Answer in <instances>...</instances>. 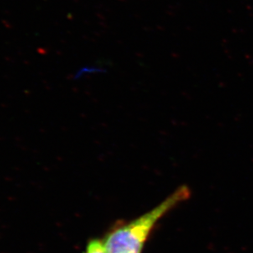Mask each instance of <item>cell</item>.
<instances>
[{
    "instance_id": "6da1fadb",
    "label": "cell",
    "mask_w": 253,
    "mask_h": 253,
    "mask_svg": "<svg viewBox=\"0 0 253 253\" xmlns=\"http://www.w3.org/2000/svg\"><path fill=\"white\" fill-rule=\"evenodd\" d=\"M189 197V188L182 186L157 207L115 229L103 240L108 253H141L159 220Z\"/></svg>"
},
{
    "instance_id": "7a4b0ae2",
    "label": "cell",
    "mask_w": 253,
    "mask_h": 253,
    "mask_svg": "<svg viewBox=\"0 0 253 253\" xmlns=\"http://www.w3.org/2000/svg\"><path fill=\"white\" fill-rule=\"evenodd\" d=\"M85 253H108L103 240L93 239L88 244Z\"/></svg>"
}]
</instances>
